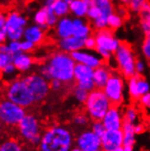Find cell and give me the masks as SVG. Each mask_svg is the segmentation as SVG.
I'll use <instances>...</instances> for the list:
<instances>
[{"label":"cell","mask_w":150,"mask_h":151,"mask_svg":"<svg viewBox=\"0 0 150 151\" xmlns=\"http://www.w3.org/2000/svg\"><path fill=\"white\" fill-rule=\"evenodd\" d=\"M76 64L71 54L59 50L53 53L47 61L40 67L39 74L48 81L57 79L65 85L74 86Z\"/></svg>","instance_id":"1"},{"label":"cell","mask_w":150,"mask_h":151,"mask_svg":"<svg viewBox=\"0 0 150 151\" xmlns=\"http://www.w3.org/2000/svg\"><path fill=\"white\" fill-rule=\"evenodd\" d=\"M75 137L70 129L64 126H53L42 134L40 151H70Z\"/></svg>","instance_id":"2"},{"label":"cell","mask_w":150,"mask_h":151,"mask_svg":"<svg viewBox=\"0 0 150 151\" xmlns=\"http://www.w3.org/2000/svg\"><path fill=\"white\" fill-rule=\"evenodd\" d=\"M116 70L126 79L136 75V55L132 47L126 42H121L119 47L115 52L113 57Z\"/></svg>","instance_id":"3"},{"label":"cell","mask_w":150,"mask_h":151,"mask_svg":"<svg viewBox=\"0 0 150 151\" xmlns=\"http://www.w3.org/2000/svg\"><path fill=\"white\" fill-rule=\"evenodd\" d=\"M85 110L93 121H102L105 115L111 106V103L103 89L95 88L89 92L85 103Z\"/></svg>","instance_id":"4"},{"label":"cell","mask_w":150,"mask_h":151,"mask_svg":"<svg viewBox=\"0 0 150 151\" xmlns=\"http://www.w3.org/2000/svg\"><path fill=\"white\" fill-rule=\"evenodd\" d=\"M125 78L117 71L113 70L108 81L106 82L103 91L109 99L111 106H121L124 102V92L126 87Z\"/></svg>","instance_id":"5"},{"label":"cell","mask_w":150,"mask_h":151,"mask_svg":"<svg viewBox=\"0 0 150 151\" xmlns=\"http://www.w3.org/2000/svg\"><path fill=\"white\" fill-rule=\"evenodd\" d=\"M6 98L8 100L23 106L24 109L36 103L33 96L23 78L14 80L8 86L6 90Z\"/></svg>","instance_id":"6"},{"label":"cell","mask_w":150,"mask_h":151,"mask_svg":"<svg viewBox=\"0 0 150 151\" xmlns=\"http://www.w3.org/2000/svg\"><path fill=\"white\" fill-rule=\"evenodd\" d=\"M20 136L33 146H39L42 134L37 118L30 114H27L17 125Z\"/></svg>","instance_id":"7"},{"label":"cell","mask_w":150,"mask_h":151,"mask_svg":"<svg viewBox=\"0 0 150 151\" xmlns=\"http://www.w3.org/2000/svg\"><path fill=\"white\" fill-rule=\"evenodd\" d=\"M36 103L44 100L50 92V84L40 74H30L23 78Z\"/></svg>","instance_id":"8"},{"label":"cell","mask_w":150,"mask_h":151,"mask_svg":"<svg viewBox=\"0 0 150 151\" xmlns=\"http://www.w3.org/2000/svg\"><path fill=\"white\" fill-rule=\"evenodd\" d=\"M27 115L26 110L8 99L0 102V120L7 126H17Z\"/></svg>","instance_id":"9"},{"label":"cell","mask_w":150,"mask_h":151,"mask_svg":"<svg viewBox=\"0 0 150 151\" xmlns=\"http://www.w3.org/2000/svg\"><path fill=\"white\" fill-rule=\"evenodd\" d=\"M27 25V20L25 17L17 12H12L7 16L6 24L4 31L6 38L9 41H20L24 37V32Z\"/></svg>","instance_id":"10"},{"label":"cell","mask_w":150,"mask_h":151,"mask_svg":"<svg viewBox=\"0 0 150 151\" xmlns=\"http://www.w3.org/2000/svg\"><path fill=\"white\" fill-rule=\"evenodd\" d=\"M94 69L83 64H76L74 70V82L75 85L88 90V92L95 89L93 80Z\"/></svg>","instance_id":"11"},{"label":"cell","mask_w":150,"mask_h":151,"mask_svg":"<svg viewBox=\"0 0 150 151\" xmlns=\"http://www.w3.org/2000/svg\"><path fill=\"white\" fill-rule=\"evenodd\" d=\"M94 36L96 40V48L106 50L113 55L121 44V41L115 36L114 31L109 28L95 31Z\"/></svg>","instance_id":"12"},{"label":"cell","mask_w":150,"mask_h":151,"mask_svg":"<svg viewBox=\"0 0 150 151\" xmlns=\"http://www.w3.org/2000/svg\"><path fill=\"white\" fill-rule=\"evenodd\" d=\"M128 95L132 101L137 102L142 96L150 92V84L141 75H136L126 79Z\"/></svg>","instance_id":"13"},{"label":"cell","mask_w":150,"mask_h":151,"mask_svg":"<svg viewBox=\"0 0 150 151\" xmlns=\"http://www.w3.org/2000/svg\"><path fill=\"white\" fill-rule=\"evenodd\" d=\"M75 146L85 151H95L101 148V138L91 129H85L75 138Z\"/></svg>","instance_id":"14"},{"label":"cell","mask_w":150,"mask_h":151,"mask_svg":"<svg viewBox=\"0 0 150 151\" xmlns=\"http://www.w3.org/2000/svg\"><path fill=\"white\" fill-rule=\"evenodd\" d=\"M71 56L77 64L85 65L93 69L102 66L105 63L98 53L92 52L91 50H88L85 48L71 53Z\"/></svg>","instance_id":"15"},{"label":"cell","mask_w":150,"mask_h":151,"mask_svg":"<svg viewBox=\"0 0 150 151\" xmlns=\"http://www.w3.org/2000/svg\"><path fill=\"white\" fill-rule=\"evenodd\" d=\"M124 147V134L122 129L106 130L101 137V148L103 151H112Z\"/></svg>","instance_id":"16"},{"label":"cell","mask_w":150,"mask_h":151,"mask_svg":"<svg viewBox=\"0 0 150 151\" xmlns=\"http://www.w3.org/2000/svg\"><path fill=\"white\" fill-rule=\"evenodd\" d=\"M104 126L106 130H116V129H122L123 127V112L120 106H111L108 111L102 119Z\"/></svg>","instance_id":"17"},{"label":"cell","mask_w":150,"mask_h":151,"mask_svg":"<svg viewBox=\"0 0 150 151\" xmlns=\"http://www.w3.org/2000/svg\"><path fill=\"white\" fill-rule=\"evenodd\" d=\"M58 48L67 53H73L85 48V38H80L75 36H71L67 38L59 39L57 42Z\"/></svg>","instance_id":"18"},{"label":"cell","mask_w":150,"mask_h":151,"mask_svg":"<svg viewBox=\"0 0 150 151\" xmlns=\"http://www.w3.org/2000/svg\"><path fill=\"white\" fill-rule=\"evenodd\" d=\"M113 68L108 63H104L102 66L94 69L93 80L95 86V88L103 89L106 82L108 81L110 76L113 72Z\"/></svg>","instance_id":"19"},{"label":"cell","mask_w":150,"mask_h":151,"mask_svg":"<svg viewBox=\"0 0 150 151\" xmlns=\"http://www.w3.org/2000/svg\"><path fill=\"white\" fill-rule=\"evenodd\" d=\"M93 27L85 18H73V36L87 38L93 35Z\"/></svg>","instance_id":"20"},{"label":"cell","mask_w":150,"mask_h":151,"mask_svg":"<svg viewBox=\"0 0 150 151\" xmlns=\"http://www.w3.org/2000/svg\"><path fill=\"white\" fill-rule=\"evenodd\" d=\"M55 33L58 39L73 36V18L68 16L59 18L55 27Z\"/></svg>","instance_id":"21"},{"label":"cell","mask_w":150,"mask_h":151,"mask_svg":"<svg viewBox=\"0 0 150 151\" xmlns=\"http://www.w3.org/2000/svg\"><path fill=\"white\" fill-rule=\"evenodd\" d=\"M23 38L34 43L35 45L41 44L45 38V31L37 25L27 27L24 32Z\"/></svg>","instance_id":"22"},{"label":"cell","mask_w":150,"mask_h":151,"mask_svg":"<svg viewBox=\"0 0 150 151\" xmlns=\"http://www.w3.org/2000/svg\"><path fill=\"white\" fill-rule=\"evenodd\" d=\"M13 64L17 69L20 72H26L29 70L34 64V59L29 54L20 52L14 56L13 59Z\"/></svg>","instance_id":"23"},{"label":"cell","mask_w":150,"mask_h":151,"mask_svg":"<svg viewBox=\"0 0 150 151\" xmlns=\"http://www.w3.org/2000/svg\"><path fill=\"white\" fill-rule=\"evenodd\" d=\"M69 7L70 13L74 17L85 18L89 6L84 0H73L71 3H69Z\"/></svg>","instance_id":"24"},{"label":"cell","mask_w":150,"mask_h":151,"mask_svg":"<svg viewBox=\"0 0 150 151\" xmlns=\"http://www.w3.org/2000/svg\"><path fill=\"white\" fill-rule=\"evenodd\" d=\"M135 125L128 122H123L122 130L124 134V147H134L136 144Z\"/></svg>","instance_id":"25"},{"label":"cell","mask_w":150,"mask_h":151,"mask_svg":"<svg viewBox=\"0 0 150 151\" xmlns=\"http://www.w3.org/2000/svg\"><path fill=\"white\" fill-rule=\"evenodd\" d=\"M92 2L93 6H96L101 11L102 17H108L116 11L113 0H92Z\"/></svg>","instance_id":"26"},{"label":"cell","mask_w":150,"mask_h":151,"mask_svg":"<svg viewBox=\"0 0 150 151\" xmlns=\"http://www.w3.org/2000/svg\"><path fill=\"white\" fill-rule=\"evenodd\" d=\"M53 11L58 18L67 17L70 14L69 3L64 1V0H57L55 5L53 6Z\"/></svg>","instance_id":"27"},{"label":"cell","mask_w":150,"mask_h":151,"mask_svg":"<svg viewBox=\"0 0 150 151\" xmlns=\"http://www.w3.org/2000/svg\"><path fill=\"white\" fill-rule=\"evenodd\" d=\"M71 93L73 96V99L80 105H85V101H87V99L88 98V95H89V92L88 90L78 87L77 85L72 86Z\"/></svg>","instance_id":"28"},{"label":"cell","mask_w":150,"mask_h":151,"mask_svg":"<svg viewBox=\"0 0 150 151\" xmlns=\"http://www.w3.org/2000/svg\"><path fill=\"white\" fill-rule=\"evenodd\" d=\"M47 11L45 7H42L39 10H37L34 16L35 25H37L43 30L46 31L47 29L49 28L47 24Z\"/></svg>","instance_id":"29"},{"label":"cell","mask_w":150,"mask_h":151,"mask_svg":"<svg viewBox=\"0 0 150 151\" xmlns=\"http://www.w3.org/2000/svg\"><path fill=\"white\" fill-rule=\"evenodd\" d=\"M92 120L87 113H78L74 115L72 118V124L76 127H87L91 124Z\"/></svg>","instance_id":"30"},{"label":"cell","mask_w":150,"mask_h":151,"mask_svg":"<svg viewBox=\"0 0 150 151\" xmlns=\"http://www.w3.org/2000/svg\"><path fill=\"white\" fill-rule=\"evenodd\" d=\"M138 116V112L135 106H127L123 111V120L124 122H128L136 124Z\"/></svg>","instance_id":"31"},{"label":"cell","mask_w":150,"mask_h":151,"mask_svg":"<svg viewBox=\"0 0 150 151\" xmlns=\"http://www.w3.org/2000/svg\"><path fill=\"white\" fill-rule=\"evenodd\" d=\"M125 19L117 13L114 12L108 17V28L115 31L123 27Z\"/></svg>","instance_id":"32"},{"label":"cell","mask_w":150,"mask_h":151,"mask_svg":"<svg viewBox=\"0 0 150 151\" xmlns=\"http://www.w3.org/2000/svg\"><path fill=\"white\" fill-rule=\"evenodd\" d=\"M0 151H23V149L17 140L8 139L0 145Z\"/></svg>","instance_id":"33"},{"label":"cell","mask_w":150,"mask_h":151,"mask_svg":"<svg viewBox=\"0 0 150 151\" xmlns=\"http://www.w3.org/2000/svg\"><path fill=\"white\" fill-rule=\"evenodd\" d=\"M139 22H145V21H150V0L147 1L141 7L140 11L137 14Z\"/></svg>","instance_id":"34"},{"label":"cell","mask_w":150,"mask_h":151,"mask_svg":"<svg viewBox=\"0 0 150 151\" xmlns=\"http://www.w3.org/2000/svg\"><path fill=\"white\" fill-rule=\"evenodd\" d=\"M90 129L100 138L105 135L106 132V128L104 126L102 121H93L90 125Z\"/></svg>","instance_id":"35"},{"label":"cell","mask_w":150,"mask_h":151,"mask_svg":"<svg viewBox=\"0 0 150 151\" xmlns=\"http://www.w3.org/2000/svg\"><path fill=\"white\" fill-rule=\"evenodd\" d=\"M146 1L147 0H129V5L127 8L132 14H138L141 7Z\"/></svg>","instance_id":"36"},{"label":"cell","mask_w":150,"mask_h":151,"mask_svg":"<svg viewBox=\"0 0 150 151\" xmlns=\"http://www.w3.org/2000/svg\"><path fill=\"white\" fill-rule=\"evenodd\" d=\"M141 50L144 58L147 61H150V35L145 37L141 46Z\"/></svg>","instance_id":"37"},{"label":"cell","mask_w":150,"mask_h":151,"mask_svg":"<svg viewBox=\"0 0 150 151\" xmlns=\"http://www.w3.org/2000/svg\"><path fill=\"white\" fill-rule=\"evenodd\" d=\"M46 9L47 11V26L48 27H55L58 22L59 18L56 16L54 11H53V8H46Z\"/></svg>","instance_id":"38"},{"label":"cell","mask_w":150,"mask_h":151,"mask_svg":"<svg viewBox=\"0 0 150 151\" xmlns=\"http://www.w3.org/2000/svg\"><path fill=\"white\" fill-rule=\"evenodd\" d=\"M102 16V13L100 10L95 6H92L88 8V14H87V18L91 21V22H93V21H95V19L99 18L100 17Z\"/></svg>","instance_id":"39"},{"label":"cell","mask_w":150,"mask_h":151,"mask_svg":"<svg viewBox=\"0 0 150 151\" xmlns=\"http://www.w3.org/2000/svg\"><path fill=\"white\" fill-rule=\"evenodd\" d=\"M7 47H8V52L10 54H12L13 56H16L17 54L22 52L20 47V41H9Z\"/></svg>","instance_id":"40"},{"label":"cell","mask_w":150,"mask_h":151,"mask_svg":"<svg viewBox=\"0 0 150 151\" xmlns=\"http://www.w3.org/2000/svg\"><path fill=\"white\" fill-rule=\"evenodd\" d=\"M14 56L10 53H0V64H1L2 68L6 65L13 63Z\"/></svg>","instance_id":"41"},{"label":"cell","mask_w":150,"mask_h":151,"mask_svg":"<svg viewBox=\"0 0 150 151\" xmlns=\"http://www.w3.org/2000/svg\"><path fill=\"white\" fill-rule=\"evenodd\" d=\"M85 48L88 49V50H95V48H96V40H95V37L94 35L88 37L85 39Z\"/></svg>","instance_id":"42"},{"label":"cell","mask_w":150,"mask_h":151,"mask_svg":"<svg viewBox=\"0 0 150 151\" xmlns=\"http://www.w3.org/2000/svg\"><path fill=\"white\" fill-rule=\"evenodd\" d=\"M20 47H21V51L24 52V53H28L35 48L36 45L34 44V43L24 39L23 41H20Z\"/></svg>","instance_id":"43"},{"label":"cell","mask_w":150,"mask_h":151,"mask_svg":"<svg viewBox=\"0 0 150 151\" xmlns=\"http://www.w3.org/2000/svg\"><path fill=\"white\" fill-rule=\"evenodd\" d=\"M49 84H50V89L55 91V92H58L60 90L63 89L64 86H65V84H64L63 82L57 80V79H52L49 81Z\"/></svg>","instance_id":"44"},{"label":"cell","mask_w":150,"mask_h":151,"mask_svg":"<svg viewBox=\"0 0 150 151\" xmlns=\"http://www.w3.org/2000/svg\"><path fill=\"white\" fill-rule=\"evenodd\" d=\"M137 102L139 103V105H140V106L145 107V109L150 110V92H148L146 95L142 96L141 98L138 99Z\"/></svg>","instance_id":"45"},{"label":"cell","mask_w":150,"mask_h":151,"mask_svg":"<svg viewBox=\"0 0 150 151\" xmlns=\"http://www.w3.org/2000/svg\"><path fill=\"white\" fill-rule=\"evenodd\" d=\"M17 68L15 67V65L13 63H10L8 65H6V66H5L3 68H2V72L5 76H12L16 73L17 71Z\"/></svg>","instance_id":"46"},{"label":"cell","mask_w":150,"mask_h":151,"mask_svg":"<svg viewBox=\"0 0 150 151\" xmlns=\"http://www.w3.org/2000/svg\"><path fill=\"white\" fill-rule=\"evenodd\" d=\"M146 70V63L141 59H136V73L137 75L143 76Z\"/></svg>","instance_id":"47"},{"label":"cell","mask_w":150,"mask_h":151,"mask_svg":"<svg viewBox=\"0 0 150 151\" xmlns=\"http://www.w3.org/2000/svg\"><path fill=\"white\" fill-rule=\"evenodd\" d=\"M140 29L142 30L143 34L146 36L150 35V21H145V22H139Z\"/></svg>","instance_id":"48"},{"label":"cell","mask_w":150,"mask_h":151,"mask_svg":"<svg viewBox=\"0 0 150 151\" xmlns=\"http://www.w3.org/2000/svg\"><path fill=\"white\" fill-rule=\"evenodd\" d=\"M128 11H129V10H128V8L126 7V6H118L116 9V13H117L118 14L120 17H122L124 19L127 17V15H128Z\"/></svg>","instance_id":"49"},{"label":"cell","mask_w":150,"mask_h":151,"mask_svg":"<svg viewBox=\"0 0 150 151\" xmlns=\"http://www.w3.org/2000/svg\"><path fill=\"white\" fill-rule=\"evenodd\" d=\"M145 131V127L142 124H136L135 125V133L136 135H140Z\"/></svg>","instance_id":"50"},{"label":"cell","mask_w":150,"mask_h":151,"mask_svg":"<svg viewBox=\"0 0 150 151\" xmlns=\"http://www.w3.org/2000/svg\"><path fill=\"white\" fill-rule=\"evenodd\" d=\"M6 18L7 17H6L2 13H0V30H4L6 24Z\"/></svg>","instance_id":"51"},{"label":"cell","mask_w":150,"mask_h":151,"mask_svg":"<svg viewBox=\"0 0 150 151\" xmlns=\"http://www.w3.org/2000/svg\"><path fill=\"white\" fill-rule=\"evenodd\" d=\"M56 2H57V0H46L45 4H44V7H46V8H53V6L55 5Z\"/></svg>","instance_id":"52"},{"label":"cell","mask_w":150,"mask_h":151,"mask_svg":"<svg viewBox=\"0 0 150 151\" xmlns=\"http://www.w3.org/2000/svg\"><path fill=\"white\" fill-rule=\"evenodd\" d=\"M0 53H9L8 52V47L6 44H0Z\"/></svg>","instance_id":"53"},{"label":"cell","mask_w":150,"mask_h":151,"mask_svg":"<svg viewBox=\"0 0 150 151\" xmlns=\"http://www.w3.org/2000/svg\"><path fill=\"white\" fill-rule=\"evenodd\" d=\"M6 39V35L5 33V31L0 30V44H2Z\"/></svg>","instance_id":"54"},{"label":"cell","mask_w":150,"mask_h":151,"mask_svg":"<svg viewBox=\"0 0 150 151\" xmlns=\"http://www.w3.org/2000/svg\"><path fill=\"white\" fill-rule=\"evenodd\" d=\"M120 1V3H121V5L122 6H128V5H129V0H119Z\"/></svg>","instance_id":"55"},{"label":"cell","mask_w":150,"mask_h":151,"mask_svg":"<svg viewBox=\"0 0 150 151\" xmlns=\"http://www.w3.org/2000/svg\"><path fill=\"white\" fill-rule=\"evenodd\" d=\"M70 151H85V150H83V149H81V148H79V147H78L76 146H74L73 148Z\"/></svg>","instance_id":"56"},{"label":"cell","mask_w":150,"mask_h":151,"mask_svg":"<svg viewBox=\"0 0 150 151\" xmlns=\"http://www.w3.org/2000/svg\"><path fill=\"white\" fill-rule=\"evenodd\" d=\"M124 151H134L133 147H124Z\"/></svg>","instance_id":"57"},{"label":"cell","mask_w":150,"mask_h":151,"mask_svg":"<svg viewBox=\"0 0 150 151\" xmlns=\"http://www.w3.org/2000/svg\"><path fill=\"white\" fill-rule=\"evenodd\" d=\"M112 151H124V147H118L115 150H112Z\"/></svg>","instance_id":"58"},{"label":"cell","mask_w":150,"mask_h":151,"mask_svg":"<svg viewBox=\"0 0 150 151\" xmlns=\"http://www.w3.org/2000/svg\"><path fill=\"white\" fill-rule=\"evenodd\" d=\"M64 1H66V2H67V3H71L73 0H64Z\"/></svg>","instance_id":"59"},{"label":"cell","mask_w":150,"mask_h":151,"mask_svg":"<svg viewBox=\"0 0 150 151\" xmlns=\"http://www.w3.org/2000/svg\"><path fill=\"white\" fill-rule=\"evenodd\" d=\"M2 122H1V120H0V130H1V127H2Z\"/></svg>","instance_id":"60"},{"label":"cell","mask_w":150,"mask_h":151,"mask_svg":"<svg viewBox=\"0 0 150 151\" xmlns=\"http://www.w3.org/2000/svg\"><path fill=\"white\" fill-rule=\"evenodd\" d=\"M0 70H2V67H1V64H0Z\"/></svg>","instance_id":"61"}]
</instances>
